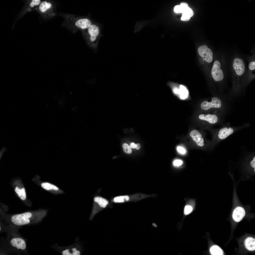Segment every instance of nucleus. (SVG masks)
Wrapping results in <instances>:
<instances>
[{"mask_svg":"<svg viewBox=\"0 0 255 255\" xmlns=\"http://www.w3.org/2000/svg\"><path fill=\"white\" fill-rule=\"evenodd\" d=\"M245 246L248 250L253 251L255 250V239L252 237L247 238L245 241Z\"/></svg>","mask_w":255,"mask_h":255,"instance_id":"obj_19","label":"nucleus"},{"mask_svg":"<svg viewBox=\"0 0 255 255\" xmlns=\"http://www.w3.org/2000/svg\"><path fill=\"white\" fill-rule=\"evenodd\" d=\"M177 151L180 153L184 154L185 153L186 151L185 149L183 147L178 146L177 148Z\"/></svg>","mask_w":255,"mask_h":255,"instance_id":"obj_29","label":"nucleus"},{"mask_svg":"<svg viewBox=\"0 0 255 255\" xmlns=\"http://www.w3.org/2000/svg\"><path fill=\"white\" fill-rule=\"evenodd\" d=\"M65 100V98H63L59 100L58 101V103L60 106H63L64 105Z\"/></svg>","mask_w":255,"mask_h":255,"instance_id":"obj_31","label":"nucleus"},{"mask_svg":"<svg viewBox=\"0 0 255 255\" xmlns=\"http://www.w3.org/2000/svg\"><path fill=\"white\" fill-rule=\"evenodd\" d=\"M63 16L70 25L81 31L87 29L94 22L87 17L71 14H64Z\"/></svg>","mask_w":255,"mask_h":255,"instance_id":"obj_5","label":"nucleus"},{"mask_svg":"<svg viewBox=\"0 0 255 255\" xmlns=\"http://www.w3.org/2000/svg\"><path fill=\"white\" fill-rule=\"evenodd\" d=\"M42 187L44 189L53 192L55 195L63 194V191L56 186L51 183L45 182L41 185Z\"/></svg>","mask_w":255,"mask_h":255,"instance_id":"obj_16","label":"nucleus"},{"mask_svg":"<svg viewBox=\"0 0 255 255\" xmlns=\"http://www.w3.org/2000/svg\"><path fill=\"white\" fill-rule=\"evenodd\" d=\"M180 94L181 98H186L187 97L188 92L186 88L182 85H180Z\"/></svg>","mask_w":255,"mask_h":255,"instance_id":"obj_22","label":"nucleus"},{"mask_svg":"<svg viewBox=\"0 0 255 255\" xmlns=\"http://www.w3.org/2000/svg\"><path fill=\"white\" fill-rule=\"evenodd\" d=\"M155 194L147 195L139 193L131 195L121 196L115 197L112 200L115 203H120L128 201L136 202L149 197L154 196Z\"/></svg>","mask_w":255,"mask_h":255,"instance_id":"obj_7","label":"nucleus"},{"mask_svg":"<svg viewBox=\"0 0 255 255\" xmlns=\"http://www.w3.org/2000/svg\"><path fill=\"white\" fill-rule=\"evenodd\" d=\"M245 211L243 208L240 207H236L233 211L232 217L235 221L239 222L241 221L244 217Z\"/></svg>","mask_w":255,"mask_h":255,"instance_id":"obj_17","label":"nucleus"},{"mask_svg":"<svg viewBox=\"0 0 255 255\" xmlns=\"http://www.w3.org/2000/svg\"><path fill=\"white\" fill-rule=\"evenodd\" d=\"M109 202L107 199L101 196H96L94 199L92 209L89 219L92 220L98 212L106 207Z\"/></svg>","mask_w":255,"mask_h":255,"instance_id":"obj_10","label":"nucleus"},{"mask_svg":"<svg viewBox=\"0 0 255 255\" xmlns=\"http://www.w3.org/2000/svg\"><path fill=\"white\" fill-rule=\"evenodd\" d=\"M199 55L208 63H211L213 60V53L211 50L206 45L200 47L198 49Z\"/></svg>","mask_w":255,"mask_h":255,"instance_id":"obj_13","label":"nucleus"},{"mask_svg":"<svg viewBox=\"0 0 255 255\" xmlns=\"http://www.w3.org/2000/svg\"><path fill=\"white\" fill-rule=\"evenodd\" d=\"M250 124L246 123L243 125L237 127L232 126L228 123L219 128L211 129L209 130L212 135V141L210 146L212 148L217 144L235 132L249 127Z\"/></svg>","mask_w":255,"mask_h":255,"instance_id":"obj_2","label":"nucleus"},{"mask_svg":"<svg viewBox=\"0 0 255 255\" xmlns=\"http://www.w3.org/2000/svg\"><path fill=\"white\" fill-rule=\"evenodd\" d=\"M15 191L21 200H24L26 199V194L24 188H23L21 189L18 187H16L15 189Z\"/></svg>","mask_w":255,"mask_h":255,"instance_id":"obj_21","label":"nucleus"},{"mask_svg":"<svg viewBox=\"0 0 255 255\" xmlns=\"http://www.w3.org/2000/svg\"><path fill=\"white\" fill-rule=\"evenodd\" d=\"M193 208L191 206L187 205L185 207L184 210V214L187 215L190 213L193 210Z\"/></svg>","mask_w":255,"mask_h":255,"instance_id":"obj_25","label":"nucleus"},{"mask_svg":"<svg viewBox=\"0 0 255 255\" xmlns=\"http://www.w3.org/2000/svg\"><path fill=\"white\" fill-rule=\"evenodd\" d=\"M102 25L94 22L87 29L81 31L83 36L87 45L96 52L100 37L103 36L101 33Z\"/></svg>","mask_w":255,"mask_h":255,"instance_id":"obj_3","label":"nucleus"},{"mask_svg":"<svg viewBox=\"0 0 255 255\" xmlns=\"http://www.w3.org/2000/svg\"><path fill=\"white\" fill-rule=\"evenodd\" d=\"M11 245L18 249L24 250L26 248V244L25 240L19 238H14L10 241Z\"/></svg>","mask_w":255,"mask_h":255,"instance_id":"obj_18","label":"nucleus"},{"mask_svg":"<svg viewBox=\"0 0 255 255\" xmlns=\"http://www.w3.org/2000/svg\"><path fill=\"white\" fill-rule=\"evenodd\" d=\"M200 127L202 129L210 130L217 124L223 123L225 116L211 113H198L195 117Z\"/></svg>","mask_w":255,"mask_h":255,"instance_id":"obj_4","label":"nucleus"},{"mask_svg":"<svg viewBox=\"0 0 255 255\" xmlns=\"http://www.w3.org/2000/svg\"><path fill=\"white\" fill-rule=\"evenodd\" d=\"M249 68L251 70H253L255 69V61L251 62L249 64Z\"/></svg>","mask_w":255,"mask_h":255,"instance_id":"obj_30","label":"nucleus"},{"mask_svg":"<svg viewBox=\"0 0 255 255\" xmlns=\"http://www.w3.org/2000/svg\"><path fill=\"white\" fill-rule=\"evenodd\" d=\"M210 250L211 254L212 255H222L223 254L222 250L219 246L216 245L212 246Z\"/></svg>","mask_w":255,"mask_h":255,"instance_id":"obj_20","label":"nucleus"},{"mask_svg":"<svg viewBox=\"0 0 255 255\" xmlns=\"http://www.w3.org/2000/svg\"><path fill=\"white\" fill-rule=\"evenodd\" d=\"M140 148V145L139 144H137L135 145V148L137 149H138Z\"/></svg>","mask_w":255,"mask_h":255,"instance_id":"obj_34","label":"nucleus"},{"mask_svg":"<svg viewBox=\"0 0 255 255\" xmlns=\"http://www.w3.org/2000/svg\"><path fill=\"white\" fill-rule=\"evenodd\" d=\"M220 67L219 61L217 60L215 61L212 69L211 74L213 79L216 81H221L224 78L223 73Z\"/></svg>","mask_w":255,"mask_h":255,"instance_id":"obj_12","label":"nucleus"},{"mask_svg":"<svg viewBox=\"0 0 255 255\" xmlns=\"http://www.w3.org/2000/svg\"><path fill=\"white\" fill-rule=\"evenodd\" d=\"M232 102L228 95H214L200 101L198 113H211L225 116L230 109Z\"/></svg>","mask_w":255,"mask_h":255,"instance_id":"obj_1","label":"nucleus"},{"mask_svg":"<svg viewBox=\"0 0 255 255\" xmlns=\"http://www.w3.org/2000/svg\"><path fill=\"white\" fill-rule=\"evenodd\" d=\"M189 135L193 141L200 147L205 148L210 145L209 142H208L205 139L204 134L201 132L193 129L190 131Z\"/></svg>","mask_w":255,"mask_h":255,"instance_id":"obj_9","label":"nucleus"},{"mask_svg":"<svg viewBox=\"0 0 255 255\" xmlns=\"http://www.w3.org/2000/svg\"><path fill=\"white\" fill-rule=\"evenodd\" d=\"M32 214L30 212L14 215L11 217V221L15 225L21 226L28 224L30 222Z\"/></svg>","mask_w":255,"mask_h":255,"instance_id":"obj_11","label":"nucleus"},{"mask_svg":"<svg viewBox=\"0 0 255 255\" xmlns=\"http://www.w3.org/2000/svg\"><path fill=\"white\" fill-rule=\"evenodd\" d=\"M41 1L40 0H32L28 1L25 3L23 8L21 11V15H23L28 12H30L35 10L38 6Z\"/></svg>","mask_w":255,"mask_h":255,"instance_id":"obj_14","label":"nucleus"},{"mask_svg":"<svg viewBox=\"0 0 255 255\" xmlns=\"http://www.w3.org/2000/svg\"><path fill=\"white\" fill-rule=\"evenodd\" d=\"M182 13L186 14L191 17H192L194 15V12L193 10L188 6L184 9Z\"/></svg>","mask_w":255,"mask_h":255,"instance_id":"obj_23","label":"nucleus"},{"mask_svg":"<svg viewBox=\"0 0 255 255\" xmlns=\"http://www.w3.org/2000/svg\"><path fill=\"white\" fill-rule=\"evenodd\" d=\"M180 5L183 9V11L185 8L188 6V4L184 2H181Z\"/></svg>","mask_w":255,"mask_h":255,"instance_id":"obj_32","label":"nucleus"},{"mask_svg":"<svg viewBox=\"0 0 255 255\" xmlns=\"http://www.w3.org/2000/svg\"><path fill=\"white\" fill-rule=\"evenodd\" d=\"M183 161L179 160H174L173 162L174 165L175 166H179L183 164Z\"/></svg>","mask_w":255,"mask_h":255,"instance_id":"obj_28","label":"nucleus"},{"mask_svg":"<svg viewBox=\"0 0 255 255\" xmlns=\"http://www.w3.org/2000/svg\"><path fill=\"white\" fill-rule=\"evenodd\" d=\"M55 247L56 250L63 255H80L81 254V246L77 242L65 246L61 247L56 244Z\"/></svg>","mask_w":255,"mask_h":255,"instance_id":"obj_8","label":"nucleus"},{"mask_svg":"<svg viewBox=\"0 0 255 255\" xmlns=\"http://www.w3.org/2000/svg\"><path fill=\"white\" fill-rule=\"evenodd\" d=\"M35 10L43 17L46 19L53 17L57 14L56 5L54 1L51 0L41 1Z\"/></svg>","mask_w":255,"mask_h":255,"instance_id":"obj_6","label":"nucleus"},{"mask_svg":"<svg viewBox=\"0 0 255 255\" xmlns=\"http://www.w3.org/2000/svg\"><path fill=\"white\" fill-rule=\"evenodd\" d=\"M6 149H6L5 147H4L1 150V151L2 152H0V158H1V156H2V155L4 151H6Z\"/></svg>","mask_w":255,"mask_h":255,"instance_id":"obj_33","label":"nucleus"},{"mask_svg":"<svg viewBox=\"0 0 255 255\" xmlns=\"http://www.w3.org/2000/svg\"><path fill=\"white\" fill-rule=\"evenodd\" d=\"M136 144L132 142L130 144V146L131 148H135Z\"/></svg>","mask_w":255,"mask_h":255,"instance_id":"obj_35","label":"nucleus"},{"mask_svg":"<svg viewBox=\"0 0 255 255\" xmlns=\"http://www.w3.org/2000/svg\"><path fill=\"white\" fill-rule=\"evenodd\" d=\"M190 18L191 17L189 16L184 13H182L181 19V20L183 21H189Z\"/></svg>","mask_w":255,"mask_h":255,"instance_id":"obj_27","label":"nucleus"},{"mask_svg":"<svg viewBox=\"0 0 255 255\" xmlns=\"http://www.w3.org/2000/svg\"><path fill=\"white\" fill-rule=\"evenodd\" d=\"M174 12L176 13H182L183 11V8L180 5L175 6L174 8Z\"/></svg>","mask_w":255,"mask_h":255,"instance_id":"obj_26","label":"nucleus"},{"mask_svg":"<svg viewBox=\"0 0 255 255\" xmlns=\"http://www.w3.org/2000/svg\"><path fill=\"white\" fill-rule=\"evenodd\" d=\"M233 67L236 74L238 75H242L245 71V65L242 59L238 58L235 59L233 62Z\"/></svg>","mask_w":255,"mask_h":255,"instance_id":"obj_15","label":"nucleus"},{"mask_svg":"<svg viewBox=\"0 0 255 255\" xmlns=\"http://www.w3.org/2000/svg\"><path fill=\"white\" fill-rule=\"evenodd\" d=\"M122 147L123 151L125 153L130 154L131 153L132 150L131 147L127 144H123L122 145Z\"/></svg>","mask_w":255,"mask_h":255,"instance_id":"obj_24","label":"nucleus"},{"mask_svg":"<svg viewBox=\"0 0 255 255\" xmlns=\"http://www.w3.org/2000/svg\"><path fill=\"white\" fill-rule=\"evenodd\" d=\"M1 226H0V230H1Z\"/></svg>","mask_w":255,"mask_h":255,"instance_id":"obj_36","label":"nucleus"}]
</instances>
